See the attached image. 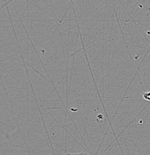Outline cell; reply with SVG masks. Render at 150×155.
I'll use <instances>...</instances> for the list:
<instances>
[{
  "label": "cell",
  "mask_w": 150,
  "mask_h": 155,
  "mask_svg": "<svg viewBox=\"0 0 150 155\" xmlns=\"http://www.w3.org/2000/svg\"><path fill=\"white\" fill-rule=\"evenodd\" d=\"M143 98H145V99L150 101V92H147V93H143Z\"/></svg>",
  "instance_id": "cell-1"
},
{
  "label": "cell",
  "mask_w": 150,
  "mask_h": 155,
  "mask_svg": "<svg viewBox=\"0 0 150 155\" xmlns=\"http://www.w3.org/2000/svg\"><path fill=\"white\" fill-rule=\"evenodd\" d=\"M67 155H90L86 153H77V154H68Z\"/></svg>",
  "instance_id": "cell-2"
}]
</instances>
